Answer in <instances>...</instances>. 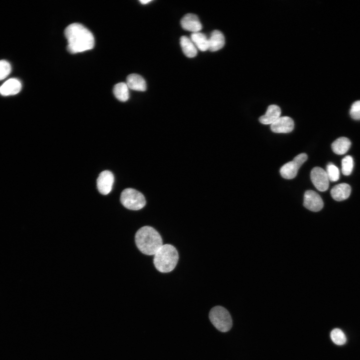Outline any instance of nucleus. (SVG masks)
Segmentation results:
<instances>
[{
  "label": "nucleus",
  "mask_w": 360,
  "mask_h": 360,
  "mask_svg": "<svg viewBox=\"0 0 360 360\" xmlns=\"http://www.w3.org/2000/svg\"><path fill=\"white\" fill-rule=\"evenodd\" d=\"M68 41V50L72 54L83 52L92 49L94 45L92 34L79 23H73L64 30Z\"/></svg>",
  "instance_id": "f257e3e1"
},
{
  "label": "nucleus",
  "mask_w": 360,
  "mask_h": 360,
  "mask_svg": "<svg viewBox=\"0 0 360 360\" xmlns=\"http://www.w3.org/2000/svg\"><path fill=\"white\" fill-rule=\"evenodd\" d=\"M135 241L138 250L144 254L149 256L154 255L163 245L160 234L150 226H144L136 232Z\"/></svg>",
  "instance_id": "f03ea898"
},
{
  "label": "nucleus",
  "mask_w": 360,
  "mask_h": 360,
  "mask_svg": "<svg viewBox=\"0 0 360 360\" xmlns=\"http://www.w3.org/2000/svg\"><path fill=\"white\" fill-rule=\"evenodd\" d=\"M178 260L176 248L170 244H163L154 255V264L156 269L161 272L172 271Z\"/></svg>",
  "instance_id": "7ed1b4c3"
},
{
  "label": "nucleus",
  "mask_w": 360,
  "mask_h": 360,
  "mask_svg": "<svg viewBox=\"0 0 360 360\" xmlns=\"http://www.w3.org/2000/svg\"><path fill=\"white\" fill-rule=\"evenodd\" d=\"M209 318L214 326L220 332H228L232 326L231 316L222 306H216L212 308L209 313Z\"/></svg>",
  "instance_id": "20e7f679"
},
{
  "label": "nucleus",
  "mask_w": 360,
  "mask_h": 360,
  "mask_svg": "<svg viewBox=\"0 0 360 360\" xmlns=\"http://www.w3.org/2000/svg\"><path fill=\"white\" fill-rule=\"evenodd\" d=\"M120 200L125 208L134 210L142 209L146 204L144 196L140 192L132 188H126L122 192Z\"/></svg>",
  "instance_id": "39448f33"
},
{
  "label": "nucleus",
  "mask_w": 360,
  "mask_h": 360,
  "mask_svg": "<svg viewBox=\"0 0 360 360\" xmlns=\"http://www.w3.org/2000/svg\"><path fill=\"white\" fill-rule=\"evenodd\" d=\"M311 180L318 190L324 192L329 186V179L326 171L320 167L314 168L310 172Z\"/></svg>",
  "instance_id": "423d86ee"
},
{
  "label": "nucleus",
  "mask_w": 360,
  "mask_h": 360,
  "mask_svg": "<svg viewBox=\"0 0 360 360\" xmlns=\"http://www.w3.org/2000/svg\"><path fill=\"white\" fill-rule=\"evenodd\" d=\"M304 206L310 210L318 212L324 206V202L320 196L314 190H306L304 194Z\"/></svg>",
  "instance_id": "0eeeda50"
},
{
  "label": "nucleus",
  "mask_w": 360,
  "mask_h": 360,
  "mask_svg": "<svg viewBox=\"0 0 360 360\" xmlns=\"http://www.w3.org/2000/svg\"><path fill=\"white\" fill-rule=\"evenodd\" d=\"M114 180V176L111 172L106 170L101 172L96 182L99 192L104 195L108 194L112 190Z\"/></svg>",
  "instance_id": "6e6552de"
},
{
  "label": "nucleus",
  "mask_w": 360,
  "mask_h": 360,
  "mask_svg": "<svg viewBox=\"0 0 360 360\" xmlns=\"http://www.w3.org/2000/svg\"><path fill=\"white\" fill-rule=\"evenodd\" d=\"M294 128L293 120L287 116H280L274 123L270 124V129L276 133H288Z\"/></svg>",
  "instance_id": "1a4fd4ad"
},
{
  "label": "nucleus",
  "mask_w": 360,
  "mask_h": 360,
  "mask_svg": "<svg viewBox=\"0 0 360 360\" xmlns=\"http://www.w3.org/2000/svg\"><path fill=\"white\" fill-rule=\"evenodd\" d=\"M180 24L183 29L192 33L200 32L202 28L198 18L193 14H188L184 16L181 20Z\"/></svg>",
  "instance_id": "9d476101"
},
{
  "label": "nucleus",
  "mask_w": 360,
  "mask_h": 360,
  "mask_svg": "<svg viewBox=\"0 0 360 360\" xmlns=\"http://www.w3.org/2000/svg\"><path fill=\"white\" fill-rule=\"evenodd\" d=\"M22 88L20 82L16 78H10L0 86V94L2 96L14 95Z\"/></svg>",
  "instance_id": "9b49d317"
},
{
  "label": "nucleus",
  "mask_w": 360,
  "mask_h": 360,
  "mask_svg": "<svg viewBox=\"0 0 360 360\" xmlns=\"http://www.w3.org/2000/svg\"><path fill=\"white\" fill-rule=\"evenodd\" d=\"M280 108L277 105L272 104L268 106L265 114L259 118V121L264 124H271L280 116Z\"/></svg>",
  "instance_id": "f8f14e48"
},
{
  "label": "nucleus",
  "mask_w": 360,
  "mask_h": 360,
  "mask_svg": "<svg viewBox=\"0 0 360 360\" xmlns=\"http://www.w3.org/2000/svg\"><path fill=\"white\" fill-rule=\"evenodd\" d=\"M351 188L346 183L338 184L334 186L331 190L332 197L336 201H342L347 199L350 196Z\"/></svg>",
  "instance_id": "ddd939ff"
},
{
  "label": "nucleus",
  "mask_w": 360,
  "mask_h": 360,
  "mask_svg": "<svg viewBox=\"0 0 360 360\" xmlns=\"http://www.w3.org/2000/svg\"><path fill=\"white\" fill-rule=\"evenodd\" d=\"M208 38V50L216 52L222 48L225 44L224 36L220 30L212 31Z\"/></svg>",
  "instance_id": "4468645a"
},
{
  "label": "nucleus",
  "mask_w": 360,
  "mask_h": 360,
  "mask_svg": "<svg viewBox=\"0 0 360 360\" xmlns=\"http://www.w3.org/2000/svg\"><path fill=\"white\" fill-rule=\"evenodd\" d=\"M126 84L128 88L136 91L144 92L146 89V84L144 79L140 75L132 74L126 78Z\"/></svg>",
  "instance_id": "2eb2a0df"
},
{
  "label": "nucleus",
  "mask_w": 360,
  "mask_h": 360,
  "mask_svg": "<svg viewBox=\"0 0 360 360\" xmlns=\"http://www.w3.org/2000/svg\"><path fill=\"white\" fill-rule=\"evenodd\" d=\"M180 44L184 54L188 58H192L197 54V48L191 39L183 36L180 38Z\"/></svg>",
  "instance_id": "dca6fc26"
},
{
  "label": "nucleus",
  "mask_w": 360,
  "mask_h": 360,
  "mask_svg": "<svg viewBox=\"0 0 360 360\" xmlns=\"http://www.w3.org/2000/svg\"><path fill=\"white\" fill-rule=\"evenodd\" d=\"M300 166L293 160L283 165L280 169L282 176L286 179H292L297 174Z\"/></svg>",
  "instance_id": "f3484780"
},
{
  "label": "nucleus",
  "mask_w": 360,
  "mask_h": 360,
  "mask_svg": "<svg viewBox=\"0 0 360 360\" xmlns=\"http://www.w3.org/2000/svg\"><path fill=\"white\" fill-rule=\"evenodd\" d=\"M351 146L350 140L345 137H340L335 140L332 144L333 152L337 154H346Z\"/></svg>",
  "instance_id": "a211bd4d"
},
{
  "label": "nucleus",
  "mask_w": 360,
  "mask_h": 360,
  "mask_svg": "<svg viewBox=\"0 0 360 360\" xmlns=\"http://www.w3.org/2000/svg\"><path fill=\"white\" fill-rule=\"evenodd\" d=\"M190 38L199 50L205 52L208 50V38L200 32L192 33Z\"/></svg>",
  "instance_id": "6ab92c4d"
},
{
  "label": "nucleus",
  "mask_w": 360,
  "mask_h": 360,
  "mask_svg": "<svg viewBox=\"0 0 360 360\" xmlns=\"http://www.w3.org/2000/svg\"><path fill=\"white\" fill-rule=\"evenodd\" d=\"M113 92L116 98L121 102H126L129 98V88L126 83L116 84L114 87Z\"/></svg>",
  "instance_id": "aec40b11"
},
{
  "label": "nucleus",
  "mask_w": 360,
  "mask_h": 360,
  "mask_svg": "<svg viewBox=\"0 0 360 360\" xmlns=\"http://www.w3.org/2000/svg\"><path fill=\"white\" fill-rule=\"evenodd\" d=\"M332 341L337 345H342L346 341V336L344 332L340 328H334L330 332Z\"/></svg>",
  "instance_id": "412c9836"
},
{
  "label": "nucleus",
  "mask_w": 360,
  "mask_h": 360,
  "mask_svg": "<svg viewBox=\"0 0 360 360\" xmlns=\"http://www.w3.org/2000/svg\"><path fill=\"white\" fill-rule=\"evenodd\" d=\"M354 160L350 156H347L342 158V171L345 176L350 175L352 170Z\"/></svg>",
  "instance_id": "4be33fe9"
},
{
  "label": "nucleus",
  "mask_w": 360,
  "mask_h": 360,
  "mask_svg": "<svg viewBox=\"0 0 360 360\" xmlns=\"http://www.w3.org/2000/svg\"><path fill=\"white\" fill-rule=\"evenodd\" d=\"M329 180L332 182L337 181L340 178V171L338 168L333 164H328L326 166V171Z\"/></svg>",
  "instance_id": "5701e85b"
},
{
  "label": "nucleus",
  "mask_w": 360,
  "mask_h": 360,
  "mask_svg": "<svg viewBox=\"0 0 360 360\" xmlns=\"http://www.w3.org/2000/svg\"><path fill=\"white\" fill-rule=\"evenodd\" d=\"M11 72V66L4 60H0V80L5 78Z\"/></svg>",
  "instance_id": "b1692460"
},
{
  "label": "nucleus",
  "mask_w": 360,
  "mask_h": 360,
  "mask_svg": "<svg viewBox=\"0 0 360 360\" xmlns=\"http://www.w3.org/2000/svg\"><path fill=\"white\" fill-rule=\"evenodd\" d=\"M350 114L354 120H360V100L354 102L350 108Z\"/></svg>",
  "instance_id": "393cba45"
},
{
  "label": "nucleus",
  "mask_w": 360,
  "mask_h": 360,
  "mask_svg": "<svg viewBox=\"0 0 360 360\" xmlns=\"http://www.w3.org/2000/svg\"><path fill=\"white\" fill-rule=\"evenodd\" d=\"M307 154L305 153H302L296 156L293 160L300 167L307 160Z\"/></svg>",
  "instance_id": "a878e982"
},
{
  "label": "nucleus",
  "mask_w": 360,
  "mask_h": 360,
  "mask_svg": "<svg viewBox=\"0 0 360 360\" xmlns=\"http://www.w3.org/2000/svg\"><path fill=\"white\" fill-rule=\"evenodd\" d=\"M152 2L151 0H140V2L142 4H147L148 3H149V2Z\"/></svg>",
  "instance_id": "bb28decb"
}]
</instances>
